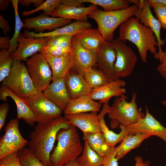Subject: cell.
I'll return each mask as SVG.
<instances>
[{"label": "cell", "instance_id": "13", "mask_svg": "<svg viewBox=\"0 0 166 166\" xmlns=\"http://www.w3.org/2000/svg\"><path fill=\"white\" fill-rule=\"evenodd\" d=\"M71 20L50 17L43 12L39 16L25 19L22 21L23 28L34 29V33H42L45 30L50 31L71 23Z\"/></svg>", "mask_w": 166, "mask_h": 166}, {"label": "cell", "instance_id": "46", "mask_svg": "<svg viewBox=\"0 0 166 166\" xmlns=\"http://www.w3.org/2000/svg\"><path fill=\"white\" fill-rule=\"evenodd\" d=\"M0 27L3 30L4 34L5 35L11 30L7 21L1 14H0Z\"/></svg>", "mask_w": 166, "mask_h": 166}, {"label": "cell", "instance_id": "31", "mask_svg": "<svg viewBox=\"0 0 166 166\" xmlns=\"http://www.w3.org/2000/svg\"><path fill=\"white\" fill-rule=\"evenodd\" d=\"M84 141L82 154L77 159L79 165L80 166H101L104 161V157L100 156L92 150L86 141Z\"/></svg>", "mask_w": 166, "mask_h": 166}, {"label": "cell", "instance_id": "22", "mask_svg": "<svg viewBox=\"0 0 166 166\" xmlns=\"http://www.w3.org/2000/svg\"><path fill=\"white\" fill-rule=\"evenodd\" d=\"M42 54L52 70L53 81L64 78L73 67V60L72 52L61 57H54L46 53Z\"/></svg>", "mask_w": 166, "mask_h": 166}, {"label": "cell", "instance_id": "23", "mask_svg": "<svg viewBox=\"0 0 166 166\" xmlns=\"http://www.w3.org/2000/svg\"><path fill=\"white\" fill-rule=\"evenodd\" d=\"M97 8L91 5L88 7H76L68 6L61 3L55 10L51 16L76 21H86L87 16Z\"/></svg>", "mask_w": 166, "mask_h": 166}, {"label": "cell", "instance_id": "43", "mask_svg": "<svg viewBox=\"0 0 166 166\" xmlns=\"http://www.w3.org/2000/svg\"><path fill=\"white\" fill-rule=\"evenodd\" d=\"M9 109V105L7 102L2 103L0 105V131L5 125Z\"/></svg>", "mask_w": 166, "mask_h": 166}, {"label": "cell", "instance_id": "25", "mask_svg": "<svg viewBox=\"0 0 166 166\" xmlns=\"http://www.w3.org/2000/svg\"><path fill=\"white\" fill-rule=\"evenodd\" d=\"M101 107V104L95 101L89 95H85L71 99L64 112L65 115L97 112L100 110Z\"/></svg>", "mask_w": 166, "mask_h": 166}, {"label": "cell", "instance_id": "14", "mask_svg": "<svg viewBox=\"0 0 166 166\" xmlns=\"http://www.w3.org/2000/svg\"><path fill=\"white\" fill-rule=\"evenodd\" d=\"M71 48L73 63L70 70L83 74L85 69L96 65L97 53L84 48L73 36Z\"/></svg>", "mask_w": 166, "mask_h": 166}, {"label": "cell", "instance_id": "41", "mask_svg": "<svg viewBox=\"0 0 166 166\" xmlns=\"http://www.w3.org/2000/svg\"><path fill=\"white\" fill-rule=\"evenodd\" d=\"M18 152H14L0 159V166H23L19 160Z\"/></svg>", "mask_w": 166, "mask_h": 166}, {"label": "cell", "instance_id": "45", "mask_svg": "<svg viewBox=\"0 0 166 166\" xmlns=\"http://www.w3.org/2000/svg\"><path fill=\"white\" fill-rule=\"evenodd\" d=\"M10 39L8 35L0 37V49H9L10 47Z\"/></svg>", "mask_w": 166, "mask_h": 166}, {"label": "cell", "instance_id": "54", "mask_svg": "<svg viewBox=\"0 0 166 166\" xmlns=\"http://www.w3.org/2000/svg\"><path fill=\"white\" fill-rule=\"evenodd\" d=\"M164 41L166 43V37L165 38Z\"/></svg>", "mask_w": 166, "mask_h": 166}, {"label": "cell", "instance_id": "3", "mask_svg": "<svg viewBox=\"0 0 166 166\" xmlns=\"http://www.w3.org/2000/svg\"><path fill=\"white\" fill-rule=\"evenodd\" d=\"M56 140L57 144L49 156L50 166H63L76 159L83 152L76 127L71 124L58 131Z\"/></svg>", "mask_w": 166, "mask_h": 166}, {"label": "cell", "instance_id": "19", "mask_svg": "<svg viewBox=\"0 0 166 166\" xmlns=\"http://www.w3.org/2000/svg\"><path fill=\"white\" fill-rule=\"evenodd\" d=\"M64 78L66 88L71 99L89 95L93 90L87 83L82 74L70 70Z\"/></svg>", "mask_w": 166, "mask_h": 166}, {"label": "cell", "instance_id": "47", "mask_svg": "<svg viewBox=\"0 0 166 166\" xmlns=\"http://www.w3.org/2000/svg\"><path fill=\"white\" fill-rule=\"evenodd\" d=\"M134 160L135 164L134 166H150V162L148 160H144L141 156H135Z\"/></svg>", "mask_w": 166, "mask_h": 166}, {"label": "cell", "instance_id": "33", "mask_svg": "<svg viewBox=\"0 0 166 166\" xmlns=\"http://www.w3.org/2000/svg\"><path fill=\"white\" fill-rule=\"evenodd\" d=\"M18 0H11L13 6L15 17L14 32L10 39V47L8 49V51L11 53L15 51L18 47V40L20 34V31L23 28V23L20 19L18 12Z\"/></svg>", "mask_w": 166, "mask_h": 166}, {"label": "cell", "instance_id": "9", "mask_svg": "<svg viewBox=\"0 0 166 166\" xmlns=\"http://www.w3.org/2000/svg\"><path fill=\"white\" fill-rule=\"evenodd\" d=\"M109 43L116 53L115 69L117 76L119 78L129 76L135 67L137 60V55L125 42L118 37Z\"/></svg>", "mask_w": 166, "mask_h": 166}, {"label": "cell", "instance_id": "40", "mask_svg": "<svg viewBox=\"0 0 166 166\" xmlns=\"http://www.w3.org/2000/svg\"><path fill=\"white\" fill-rule=\"evenodd\" d=\"M154 56L160 62L156 68L157 71L161 76L166 79V49L160 53H157Z\"/></svg>", "mask_w": 166, "mask_h": 166}, {"label": "cell", "instance_id": "50", "mask_svg": "<svg viewBox=\"0 0 166 166\" xmlns=\"http://www.w3.org/2000/svg\"><path fill=\"white\" fill-rule=\"evenodd\" d=\"M77 159L70 161L63 166H80L78 163Z\"/></svg>", "mask_w": 166, "mask_h": 166}, {"label": "cell", "instance_id": "8", "mask_svg": "<svg viewBox=\"0 0 166 166\" xmlns=\"http://www.w3.org/2000/svg\"><path fill=\"white\" fill-rule=\"evenodd\" d=\"M26 100L38 124H45L61 116L62 111L46 98L43 92L38 91Z\"/></svg>", "mask_w": 166, "mask_h": 166}, {"label": "cell", "instance_id": "1", "mask_svg": "<svg viewBox=\"0 0 166 166\" xmlns=\"http://www.w3.org/2000/svg\"><path fill=\"white\" fill-rule=\"evenodd\" d=\"M70 124L66 118L60 116L47 123L38 124L30 133L29 148L45 166H50L49 156L58 132Z\"/></svg>", "mask_w": 166, "mask_h": 166}, {"label": "cell", "instance_id": "6", "mask_svg": "<svg viewBox=\"0 0 166 166\" xmlns=\"http://www.w3.org/2000/svg\"><path fill=\"white\" fill-rule=\"evenodd\" d=\"M2 85L25 100L38 91L33 85L26 66L19 60L14 61L9 73L3 81Z\"/></svg>", "mask_w": 166, "mask_h": 166}, {"label": "cell", "instance_id": "32", "mask_svg": "<svg viewBox=\"0 0 166 166\" xmlns=\"http://www.w3.org/2000/svg\"><path fill=\"white\" fill-rule=\"evenodd\" d=\"M81 3H89L98 6L105 11L124 10L130 6L129 0H79Z\"/></svg>", "mask_w": 166, "mask_h": 166}, {"label": "cell", "instance_id": "39", "mask_svg": "<svg viewBox=\"0 0 166 166\" xmlns=\"http://www.w3.org/2000/svg\"><path fill=\"white\" fill-rule=\"evenodd\" d=\"M71 52V48H63L57 46L47 45L40 53L42 54H48L54 57H61Z\"/></svg>", "mask_w": 166, "mask_h": 166}, {"label": "cell", "instance_id": "37", "mask_svg": "<svg viewBox=\"0 0 166 166\" xmlns=\"http://www.w3.org/2000/svg\"><path fill=\"white\" fill-rule=\"evenodd\" d=\"M148 1L162 27L163 29L166 30V4L155 2L154 0Z\"/></svg>", "mask_w": 166, "mask_h": 166}, {"label": "cell", "instance_id": "2", "mask_svg": "<svg viewBox=\"0 0 166 166\" xmlns=\"http://www.w3.org/2000/svg\"><path fill=\"white\" fill-rule=\"evenodd\" d=\"M118 38L124 42L128 41L134 44L144 63L147 62L148 51L154 55L157 52L158 43L153 32L135 18H130L120 26Z\"/></svg>", "mask_w": 166, "mask_h": 166}, {"label": "cell", "instance_id": "16", "mask_svg": "<svg viewBox=\"0 0 166 166\" xmlns=\"http://www.w3.org/2000/svg\"><path fill=\"white\" fill-rule=\"evenodd\" d=\"M150 7L148 0H143L141 6L139 7L134 16L140 23L149 27L153 32L158 43L157 53H160L163 52L161 46L164 45L165 43L160 37L162 26L158 19L153 15Z\"/></svg>", "mask_w": 166, "mask_h": 166}, {"label": "cell", "instance_id": "26", "mask_svg": "<svg viewBox=\"0 0 166 166\" xmlns=\"http://www.w3.org/2000/svg\"><path fill=\"white\" fill-rule=\"evenodd\" d=\"M84 48L97 53L105 41L97 29H85L73 36Z\"/></svg>", "mask_w": 166, "mask_h": 166}, {"label": "cell", "instance_id": "48", "mask_svg": "<svg viewBox=\"0 0 166 166\" xmlns=\"http://www.w3.org/2000/svg\"><path fill=\"white\" fill-rule=\"evenodd\" d=\"M61 3L68 6L82 7L79 0H61Z\"/></svg>", "mask_w": 166, "mask_h": 166}, {"label": "cell", "instance_id": "11", "mask_svg": "<svg viewBox=\"0 0 166 166\" xmlns=\"http://www.w3.org/2000/svg\"><path fill=\"white\" fill-rule=\"evenodd\" d=\"M146 114L140 117L137 122L128 126H124L125 136L144 133L158 136L166 143V128L156 119L145 106Z\"/></svg>", "mask_w": 166, "mask_h": 166}, {"label": "cell", "instance_id": "24", "mask_svg": "<svg viewBox=\"0 0 166 166\" xmlns=\"http://www.w3.org/2000/svg\"><path fill=\"white\" fill-rule=\"evenodd\" d=\"M92 27V24L88 21H76L62 27L46 33H35L26 31L24 35L34 38L51 37L57 35H67L73 36L83 30Z\"/></svg>", "mask_w": 166, "mask_h": 166}, {"label": "cell", "instance_id": "35", "mask_svg": "<svg viewBox=\"0 0 166 166\" xmlns=\"http://www.w3.org/2000/svg\"><path fill=\"white\" fill-rule=\"evenodd\" d=\"M18 157L23 166H45L29 148L26 147L18 151Z\"/></svg>", "mask_w": 166, "mask_h": 166}, {"label": "cell", "instance_id": "4", "mask_svg": "<svg viewBox=\"0 0 166 166\" xmlns=\"http://www.w3.org/2000/svg\"><path fill=\"white\" fill-rule=\"evenodd\" d=\"M138 6L133 4L122 10L105 11L97 8L92 11L88 17L94 20L104 40L110 42L113 40L114 32L119 26L132 17L138 10Z\"/></svg>", "mask_w": 166, "mask_h": 166}, {"label": "cell", "instance_id": "34", "mask_svg": "<svg viewBox=\"0 0 166 166\" xmlns=\"http://www.w3.org/2000/svg\"><path fill=\"white\" fill-rule=\"evenodd\" d=\"M14 60L12 53L8 49H4L0 51V81H3L8 76L10 71Z\"/></svg>", "mask_w": 166, "mask_h": 166}, {"label": "cell", "instance_id": "20", "mask_svg": "<svg viewBox=\"0 0 166 166\" xmlns=\"http://www.w3.org/2000/svg\"><path fill=\"white\" fill-rule=\"evenodd\" d=\"M43 92L46 98L62 111L71 99L66 88L64 78L53 81Z\"/></svg>", "mask_w": 166, "mask_h": 166}, {"label": "cell", "instance_id": "38", "mask_svg": "<svg viewBox=\"0 0 166 166\" xmlns=\"http://www.w3.org/2000/svg\"><path fill=\"white\" fill-rule=\"evenodd\" d=\"M73 36L62 35L49 37L47 45L63 48H71Z\"/></svg>", "mask_w": 166, "mask_h": 166}, {"label": "cell", "instance_id": "5", "mask_svg": "<svg viewBox=\"0 0 166 166\" xmlns=\"http://www.w3.org/2000/svg\"><path fill=\"white\" fill-rule=\"evenodd\" d=\"M137 94L134 92L130 102L126 101L128 97L123 94L116 97L108 113L111 120V125L115 127L120 124L126 127L137 122L141 117L144 116L138 108L136 100Z\"/></svg>", "mask_w": 166, "mask_h": 166}, {"label": "cell", "instance_id": "42", "mask_svg": "<svg viewBox=\"0 0 166 166\" xmlns=\"http://www.w3.org/2000/svg\"><path fill=\"white\" fill-rule=\"evenodd\" d=\"M114 148L110 147L106 155L104 157V161L101 166H118Z\"/></svg>", "mask_w": 166, "mask_h": 166}, {"label": "cell", "instance_id": "44", "mask_svg": "<svg viewBox=\"0 0 166 166\" xmlns=\"http://www.w3.org/2000/svg\"><path fill=\"white\" fill-rule=\"evenodd\" d=\"M44 2L43 0H19L18 3L22 6H29L31 3L34 4L36 8L39 7Z\"/></svg>", "mask_w": 166, "mask_h": 166}, {"label": "cell", "instance_id": "49", "mask_svg": "<svg viewBox=\"0 0 166 166\" xmlns=\"http://www.w3.org/2000/svg\"><path fill=\"white\" fill-rule=\"evenodd\" d=\"M11 0H0V10L1 11H4L9 6Z\"/></svg>", "mask_w": 166, "mask_h": 166}, {"label": "cell", "instance_id": "55", "mask_svg": "<svg viewBox=\"0 0 166 166\" xmlns=\"http://www.w3.org/2000/svg\"><path fill=\"white\" fill-rule=\"evenodd\" d=\"M165 149H166V147H165Z\"/></svg>", "mask_w": 166, "mask_h": 166}, {"label": "cell", "instance_id": "52", "mask_svg": "<svg viewBox=\"0 0 166 166\" xmlns=\"http://www.w3.org/2000/svg\"><path fill=\"white\" fill-rule=\"evenodd\" d=\"M154 1L166 4V0H154Z\"/></svg>", "mask_w": 166, "mask_h": 166}, {"label": "cell", "instance_id": "29", "mask_svg": "<svg viewBox=\"0 0 166 166\" xmlns=\"http://www.w3.org/2000/svg\"><path fill=\"white\" fill-rule=\"evenodd\" d=\"M83 139L100 156L104 157L106 155L110 147L102 132L84 133Z\"/></svg>", "mask_w": 166, "mask_h": 166}, {"label": "cell", "instance_id": "36", "mask_svg": "<svg viewBox=\"0 0 166 166\" xmlns=\"http://www.w3.org/2000/svg\"><path fill=\"white\" fill-rule=\"evenodd\" d=\"M61 3V0H47L39 7L30 11H23L22 13L23 16L30 15L40 10H43L46 15H52L55 10Z\"/></svg>", "mask_w": 166, "mask_h": 166}, {"label": "cell", "instance_id": "10", "mask_svg": "<svg viewBox=\"0 0 166 166\" xmlns=\"http://www.w3.org/2000/svg\"><path fill=\"white\" fill-rule=\"evenodd\" d=\"M18 120L16 118L11 120L5 127V133L0 139V159L18 152L28 144V141L20 132Z\"/></svg>", "mask_w": 166, "mask_h": 166}, {"label": "cell", "instance_id": "30", "mask_svg": "<svg viewBox=\"0 0 166 166\" xmlns=\"http://www.w3.org/2000/svg\"><path fill=\"white\" fill-rule=\"evenodd\" d=\"M84 78L89 86L93 89L104 85L111 81L101 70L90 67L83 72Z\"/></svg>", "mask_w": 166, "mask_h": 166}, {"label": "cell", "instance_id": "7", "mask_svg": "<svg viewBox=\"0 0 166 166\" xmlns=\"http://www.w3.org/2000/svg\"><path fill=\"white\" fill-rule=\"evenodd\" d=\"M28 73L35 89L43 92L50 84L52 73L47 61L41 53H37L26 61Z\"/></svg>", "mask_w": 166, "mask_h": 166}, {"label": "cell", "instance_id": "18", "mask_svg": "<svg viewBox=\"0 0 166 166\" xmlns=\"http://www.w3.org/2000/svg\"><path fill=\"white\" fill-rule=\"evenodd\" d=\"M126 83L119 78L98 88L94 89L89 96L93 100L99 101L101 104L109 101L112 97H117L125 94L126 89L124 87Z\"/></svg>", "mask_w": 166, "mask_h": 166}, {"label": "cell", "instance_id": "17", "mask_svg": "<svg viewBox=\"0 0 166 166\" xmlns=\"http://www.w3.org/2000/svg\"><path fill=\"white\" fill-rule=\"evenodd\" d=\"M64 117L71 124L79 128L83 133L101 132L97 112L65 114Z\"/></svg>", "mask_w": 166, "mask_h": 166}, {"label": "cell", "instance_id": "28", "mask_svg": "<svg viewBox=\"0 0 166 166\" xmlns=\"http://www.w3.org/2000/svg\"><path fill=\"white\" fill-rule=\"evenodd\" d=\"M109 101L104 104L102 109L98 115L101 132L105 138L108 145L110 147L115 148V145L118 142L122 141L125 136V134L124 127L122 125H120L121 130L120 133H116L110 130L106 125L104 117L108 113L110 109L111 106L108 104Z\"/></svg>", "mask_w": 166, "mask_h": 166}, {"label": "cell", "instance_id": "12", "mask_svg": "<svg viewBox=\"0 0 166 166\" xmlns=\"http://www.w3.org/2000/svg\"><path fill=\"white\" fill-rule=\"evenodd\" d=\"M49 38L26 37L20 34L18 40V47L12 53L14 60L26 61L29 57L38 52L40 53L47 45Z\"/></svg>", "mask_w": 166, "mask_h": 166}, {"label": "cell", "instance_id": "53", "mask_svg": "<svg viewBox=\"0 0 166 166\" xmlns=\"http://www.w3.org/2000/svg\"><path fill=\"white\" fill-rule=\"evenodd\" d=\"M161 102L163 105L166 106V100H162Z\"/></svg>", "mask_w": 166, "mask_h": 166}, {"label": "cell", "instance_id": "15", "mask_svg": "<svg viewBox=\"0 0 166 166\" xmlns=\"http://www.w3.org/2000/svg\"><path fill=\"white\" fill-rule=\"evenodd\" d=\"M116 59L115 49L109 42L104 41L97 53L96 65L111 81L119 78L117 76L115 70Z\"/></svg>", "mask_w": 166, "mask_h": 166}, {"label": "cell", "instance_id": "51", "mask_svg": "<svg viewBox=\"0 0 166 166\" xmlns=\"http://www.w3.org/2000/svg\"><path fill=\"white\" fill-rule=\"evenodd\" d=\"M142 0H129L130 3H133L138 6H140L141 5Z\"/></svg>", "mask_w": 166, "mask_h": 166}, {"label": "cell", "instance_id": "21", "mask_svg": "<svg viewBox=\"0 0 166 166\" xmlns=\"http://www.w3.org/2000/svg\"><path fill=\"white\" fill-rule=\"evenodd\" d=\"M8 97L11 98L16 104L17 109V118L18 120L22 119L30 126H33L36 121L26 101L17 96L1 85L0 90V99L6 101Z\"/></svg>", "mask_w": 166, "mask_h": 166}, {"label": "cell", "instance_id": "27", "mask_svg": "<svg viewBox=\"0 0 166 166\" xmlns=\"http://www.w3.org/2000/svg\"><path fill=\"white\" fill-rule=\"evenodd\" d=\"M151 136L144 133L126 135L120 144L114 148L117 160L118 161L123 158L130 151L139 147L143 141Z\"/></svg>", "mask_w": 166, "mask_h": 166}]
</instances>
